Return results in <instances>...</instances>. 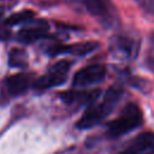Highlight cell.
Returning <instances> with one entry per match:
<instances>
[{
    "label": "cell",
    "mask_w": 154,
    "mask_h": 154,
    "mask_svg": "<svg viewBox=\"0 0 154 154\" xmlns=\"http://www.w3.org/2000/svg\"><path fill=\"white\" fill-rule=\"evenodd\" d=\"M88 12L102 20L111 18L112 6L107 0H84Z\"/></svg>",
    "instance_id": "obj_10"
},
{
    "label": "cell",
    "mask_w": 154,
    "mask_h": 154,
    "mask_svg": "<svg viewBox=\"0 0 154 154\" xmlns=\"http://www.w3.org/2000/svg\"><path fill=\"white\" fill-rule=\"evenodd\" d=\"M2 14H4V8H2V7H0V18L2 17Z\"/></svg>",
    "instance_id": "obj_17"
},
{
    "label": "cell",
    "mask_w": 154,
    "mask_h": 154,
    "mask_svg": "<svg viewBox=\"0 0 154 154\" xmlns=\"http://www.w3.org/2000/svg\"><path fill=\"white\" fill-rule=\"evenodd\" d=\"M28 61V55L24 49L20 48H14L10 52L8 55V64L13 67H24L26 66Z\"/></svg>",
    "instance_id": "obj_12"
},
{
    "label": "cell",
    "mask_w": 154,
    "mask_h": 154,
    "mask_svg": "<svg viewBox=\"0 0 154 154\" xmlns=\"http://www.w3.org/2000/svg\"><path fill=\"white\" fill-rule=\"evenodd\" d=\"M113 47L118 53L125 55L126 58H134L138 49L137 43L132 38L125 36L117 37L116 41L113 42Z\"/></svg>",
    "instance_id": "obj_11"
},
{
    "label": "cell",
    "mask_w": 154,
    "mask_h": 154,
    "mask_svg": "<svg viewBox=\"0 0 154 154\" xmlns=\"http://www.w3.org/2000/svg\"><path fill=\"white\" fill-rule=\"evenodd\" d=\"M35 17L34 11L31 10H24L17 13L11 14L10 17H7L5 19V25H16V24H20L24 22H29Z\"/></svg>",
    "instance_id": "obj_13"
},
{
    "label": "cell",
    "mask_w": 154,
    "mask_h": 154,
    "mask_svg": "<svg viewBox=\"0 0 154 154\" xmlns=\"http://www.w3.org/2000/svg\"><path fill=\"white\" fill-rule=\"evenodd\" d=\"M99 47L97 42L94 41H88V42H78L73 45H54L48 49V53L51 55H57V54H72V55H87L91 52H94Z\"/></svg>",
    "instance_id": "obj_7"
},
{
    "label": "cell",
    "mask_w": 154,
    "mask_h": 154,
    "mask_svg": "<svg viewBox=\"0 0 154 154\" xmlns=\"http://www.w3.org/2000/svg\"><path fill=\"white\" fill-rule=\"evenodd\" d=\"M31 84V77L29 73H16L6 78L5 87L10 95L18 96L25 93Z\"/></svg>",
    "instance_id": "obj_9"
},
{
    "label": "cell",
    "mask_w": 154,
    "mask_h": 154,
    "mask_svg": "<svg viewBox=\"0 0 154 154\" xmlns=\"http://www.w3.org/2000/svg\"><path fill=\"white\" fill-rule=\"evenodd\" d=\"M123 95V88L119 85H113L107 89L101 102L90 106L83 116L76 123V128L79 130H88L97 125L103 120L116 107Z\"/></svg>",
    "instance_id": "obj_1"
},
{
    "label": "cell",
    "mask_w": 154,
    "mask_h": 154,
    "mask_svg": "<svg viewBox=\"0 0 154 154\" xmlns=\"http://www.w3.org/2000/svg\"><path fill=\"white\" fill-rule=\"evenodd\" d=\"M101 91L100 89H91V90H82V89H75V90H66L64 93H60V99L69 106H84V105H91L97 100Z\"/></svg>",
    "instance_id": "obj_5"
},
{
    "label": "cell",
    "mask_w": 154,
    "mask_h": 154,
    "mask_svg": "<svg viewBox=\"0 0 154 154\" xmlns=\"http://www.w3.org/2000/svg\"><path fill=\"white\" fill-rule=\"evenodd\" d=\"M118 154H154V132L146 131L137 135Z\"/></svg>",
    "instance_id": "obj_6"
},
{
    "label": "cell",
    "mask_w": 154,
    "mask_h": 154,
    "mask_svg": "<svg viewBox=\"0 0 154 154\" xmlns=\"http://www.w3.org/2000/svg\"><path fill=\"white\" fill-rule=\"evenodd\" d=\"M48 30V24L47 22L40 19L34 23V25H29L26 28H23L18 31L17 38L18 41L23 43H32L47 35Z\"/></svg>",
    "instance_id": "obj_8"
},
{
    "label": "cell",
    "mask_w": 154,
    "mask_h": 154,
    "mask_svg": "<svg viewBox=\"0 0 154 154\" xmlns=\"http://www.w3.org/2000/svg\"><path fill=\"white\" fill-rule=\"evenodd\" d=\"M146 64H147V66H148V69L149 70H152L153 72H154V57H148L147 59H146Z\"/></svg>",
    "instance_id": "obj_16"
},
{
    "label": "cell",
    "mask_w": 154,
    "mask_h": 154,
    "mask_svg": "<svg viewBox=\"0 0 154 154\" xmlns=\"http://www.w3.org/2000/svg\"><path fill=\"white\" fill-rule=\"evenodd\" d=\"M136 2L144 12L154 14V0H136Z\"/></svg>",
    "instance_id": "obj_14"
},
{
    "label": "cell",
    "mask_w": 154,
    "mask_h": 154,
    "mask_svg": "<svg viewBox=\"0 0 154 154\" xmlns=\"http://www.w3.org/2000/svg\"><path fill=\"white\" fill-rule=\"evenodd\" d=\"M142 120L143 118L141 108L134 102L126 103L123 107L119 117L108 123L107 135L111 138H118L136 129L138 125H141Z\"/></svg>",
    "instance_id": "obj_2"
},
{
    "label": "cell",
    "mask_w": 154,
    "mask_h": 154,
    "mask_svg": "<svg viewBox=\"0 0 154 154\" xmlns=\"http://www.w3.org/2000/svg\"><path fill=\"white\" fill-rule=\"evenodd\" d=\"M106 66L101 64L88 65L79 71H77L72 79V85L77 88H84L89 85L97 84L105 79Z\"/></svg>",
    "instance_id": "obj_4"
},
{
    "label": "cell",
    "mask_w": 154,
    "mask_h": 154,
    "mask_svg": "<svg viewBox=\"0 0 154 154\" xmlns=\"http://www.w3.org/2000/svg\"><path fill=\"white\" fill-rule=\"evenodd\" d=\"M8 37H10V31L6 28L0 25V38L1 40H7Z\"/></svg>",
    "instance_id": "obj_15"
},
{
    "label": "cell",
    "mask_w": 154,
    "mask_h": 154,
    "mask_svg": "<svg viewBox=\"0 0 154 154\" xmlns=\"http://www.w3.org/2000/svg\"><path fill=\"white\" fill-rule=\"evenodd\" d=\"M71 67V61L69 60H59L49 70L41 77H38L34 82V88L37 90H47L49 88L63 84L66 78L69 70Z\"/></svg>",
    "instance_id": "obj_3"
}]
</instances>
